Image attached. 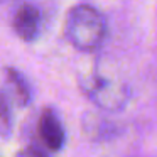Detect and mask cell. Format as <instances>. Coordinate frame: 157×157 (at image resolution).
I'll return each mask as SVG.
<instances>
[{"label": "cell", "instance_id": "1", "mask_svg": "<svg viewBox=\"0 0 157 157\" xmlns=\"http://www.w3.org/2000/svg\"><path fill=\"white\" fill-rule=\"evenodd\" d=\"M64 31L75 48L81 51H93L98 49L106 39L108 25L98 9L83 4L71 9L66 19Z\"/></svg>", "mask_w": 157, "mask_h": 157}, {"label": "cell", "instance_id": "2", "mask_svg": "<svg viewBox=\"0 0 157 157\" xmlns=\"http://www.w3.org/2000/svg\"><path fill=\"white\" fill-rule=\"evenodd\" d=\"M85 91L88 96L103 110L115 112L123 108L127 101V90L118 81H113L101 76H93L90 81H86Z\"/></svg>", "mask_w": 157, "mask_h": 157}, {"label": "cell", "instance_id": "3", "mask_svg": "<svg viewBox=\"0 0 157 157\" xmlns=\"http://www.w3.org/2000/svg\"><path fill=\"white\" fill-rule=\"evenodd\" d=\"M41 12L36 5L32 4H22L21 7L15 10L14 19H12V27H14L15 34L25 42L34 41L39 36L41 31Z\"/></svg>", "mask_w": 157, "mask_h": 157}, {"label": "cell", "instance_id": "4", "mask_svg": "<svg viewBox=\"0 0 157 157\" xmlns=\"http://www.w3.org/2000/svg\"><path fill=\"white\" fill-rule=\"evenodd\" d=\"M39 135H41L44 145L51 152H56L64 145L66 135H64L63 123L59 120V117L51 108L44 110L41 118H39Z\"/></svg>", "mask_w": 157, "mask_h": 157}, {"label": "cell", "instance_id": "5", "mask_svg": "<svg viewBox=\"0 0 157 157\" xmlns=\"http://www.w3.org/2000/svg\"><path fill=\"white\" fill-rule=\"evenodd\" d=\"M7 78H9V83L12 85V88H14L15 96L19 98L21 105H27L29 100H31V90H29V85L24 79V76L15 69H7Z\"/></svg>", "mask_w": 157, "mask_h": 157}, {"label": "cell", "instance_id": "6", "mask_svg": "<svg viewBox=\"0 0 157 157\" xmlns=\"http://www.w3.org/2000/svg\"><path fill=\"white\" fill-rule=\"evenodd\" d=\"M10 108H9V103L5 100V96L0 93V132L7 135L9 130H10Z\"/></svg>", "mask_w": 157, "mask_h": 157}]
</instances>
